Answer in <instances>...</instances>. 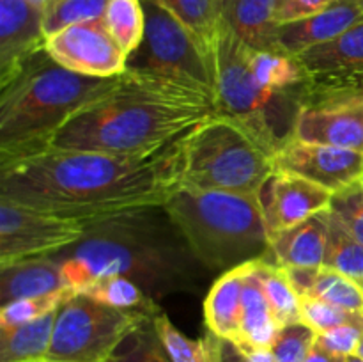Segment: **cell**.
I'll list each match as a JSON object with an SVG mask.
<instances>
[{"instance_id": "cell-1", "label": "cell", "mask_w": 363, "mask_h": 362, "mask_svg": "<svg viewBox=\"0 0 363 362\" xmlns=\"http://www.w3.org/2000/svg\"><path fill=\"white\" fill-rule=\"evenodd\" d=\"M188 135L151 155L46 148L6 160L0 162V197L85 222L165 206L183 187Z\"/></svg>"}, {"instance_id": "cell-2", "label": "cell", "mask_w": 363, "mask_h": 362, "mask_svg": "<svg viewBox=\"0 0 363 362\" xmlns=\"http://www.w3.org/2000/svg\"><path fill=\"white\" fill-rule=\"evenodd\" d=\"M67 287L80 291L103 277H126L152 300L197 293L209 270L165 206H149L87 222V233L55 254Z\"/></svg>"}, {"instance_id": "cell-3", "label": "cell", "mask_w": 363, "mask_h": 362, "mask_svg": "<svg viewBox=\"0 0 363 362\" xmlns=\"http://www.w3.org/2000/svg\"><path fill=\"white\" fill-rule=\"evenodd\" d=\"M216 117L202 92L124 71L116 87L71 117L50 148L108 155H151Z\"/></svg>"}, {"instance_id": "cell-4", "label": "cell", "mask_w": 363, "mask_h": 362, "mask_svg": "<svg viewBox=\"0 0 363 362\" xmlns=\"http://www.w3.org/2000/svg\"><path fill=\"white\" fill-rule=\"evenodd\" d=\"M117 77H87L35 53L16 78L0 89V162L50 148L64 124L112 91Z\"/></svg>"}, {"instance_id": "cell-5", "label": "cell", "mask_w": 363, "mask_h": 362, "mask_svg": "<svg viewBox=\"0 0 363 362\" xmlns=\"http://www.w3.org/2000/svg\"><path fill=\"white\" fill-rule=\"evenodd\" d=\"M165 208L211 273L272 258V234L255 195L179 188Z\"/></svg>"}, {"instance_id": "cell-6", "label": "cell", "mask_w": 363, "mask_h": 362, "mask_svg": "<svg viewBox=\"0 0 363 362\" xmlns=\"http://www.w3.org/2000/svg\"><path fill=\"white\" fill-rule=\"evenodd\" d=\"M216 116L247 131L275 156L294 138L307 92L273 89L259 80L248 62V46L222 23L213 52Z\"/></svg>"}, {"instance_id": "cell-7", "label": "cell", "mask_w": 363, "mask_h": 362, "mask_svg": "<svg viewBox=\"0 0 363 362\" xmlns=\"http://www.w3.org/2000/svg\"><path fill=\"white\" fill-rule=\"evenodd\" d=\"M273 172V156L247 131L216 116L188 135L181 188L259 197Z\"/></svg>"}, {"instance_id": "cell-8", "label": "cell", "mask_w": 363, "mask_h": 362, "mask_svg": "<svg viewBox=\"0 0 363 362\" xmlns=\"http://www.w3.org/2000/svg\"><path fill=\"white\" fill-rule=\"evenodd\" d=\"M144 39L128 55L126 71L184 85L215 102L213 59L197 38L156 0H142Z\"/></svg>"}, {"instance_id": "cell-9", "label": "cell", "mask_w": 363, "mask_h": 362, "mask_svg": "<svg viewBox=\"0 0 363 362\" xmlns=\"http://www.w3.org/2000/svg\"><path fill=\"white\" fill-rule=\"evenodd\" d=\"M149 316L151 312L117 309L74 291L57 311L46 361L106 362L124 337Z\"/></svg>"}, {"instance_id": "cell-10", "label": "cell", "mask_w": 363, "mask_h": 362, "mask_svg": "<svg viewBox=\"0 0 363 362\" xmlns=\"http://www.w3.org/2000/svg\"><path fill=\"white\" fill-rule=\"evenodd\" d=\"M87 222L52 215L0 197V268L30 258L55 256L80 241Z\"/></svg>"}, {"instance_id": "cell-11", "label": "cell", "mask_w": 363, "mask_h": 362, "mask_svg": "<svg viewBox=\"0 0 363 362\" xmlns=\"http://www.w3.org/2000/svg\"><path fill=\"white\" fill-rule=\"evenodd\" d=\"M293 141L363 153V89L307 91Z\"/></svg>"}, {"instance_id": "cell-12", "label": "cell", "mask_w": 363, "mask_h": 362, "mask_svg": "<svg viewBox=\"0 0 363 362\" xmlns=\"http://www.w3.org/2000/svg\"><path fill=\"white\" fill-rule=\"evenodd\" d=\"M45 50L57 64L87 77H117L126 71L128 55L103 18L62 28L46 39Z\"/></svg>"}, {"instance_id": "cell-13", "label": "cell", "mask_w": 363, "mask_h": 362, "mask_svg": "<svg viewBox=\"0 0 363 362\" xmlns=\"http://www.w3.org/2000/svg\"><path fill=\"white\" fill-rule=\"evenodd\" d=\"M298 59L307 75L308 92L363 89V20Z\"/></svg>"}, {"instance_id": "cell-14", "label": "cell", "mask_w": 363, "mask_h": 362, "mask_svg": "<svg viewBox=\"0 0 363 362\" xmlns=\"http://www.w3.org/2000/svg\"><path fill=\"white\" fill-rule=\"evenodd\" d=\"M273 163L275 170L296 174L333 194L363 177V153L337 146L291 141Z\"/></svg>"}, {"instance_id": "cell-15", "label": "cell", "mask_w": 363, "mask_h": 362, "mask_svg": "<svg viewBox=\"0 0 363 362\" xmlns=\"http://www.w3.org/2000/svg\"><path fill=\"white\" fill-rule=\"evenodd\" d=\"M333 192L291 172L275 170L261 195L262 213L269 234L293 227L330 208Z\"/></svg>"}, {"instance_id": "cell-16", "label": "cell", "mask_w": 363, "mask_h": 362, "mask_svg": "<svg viewBox=\"0 0 363 362\" xmlns=\"http://www.w3.org/2000/svg\"><path fill=\"white\" fill-rule=\"evenodd\" d=\"M45 46L41 7L27 0H0V89L11 84Z\"/></svg>"}, {"instance_id": "cell-17", "label": "cell", "mask_w": 363, "mask_h": 362, "mask_svg": "<svg viewBox=\"0 0 363 362\" xmlns=\"http://www.w3.org/2000/svg\"><path fill=\"white\" fill-rule=\"evenodd\" d=\"M363 20L362 0H335L326 9L279 27L277 43L282 52L301 55L314 46L328 43Z\"/></svg>"}, {"instance_id": "cell-18", "label": "cell", "mask_w": 363, "mask_h": 362, "mask_svg": "<svg viewBox=\"0 0 363 362\" xmlns=\"http://www.w3.org/2000/svg\"><path fill=\"white\" fill-rule=\"evenodd\" d=\"M330 212L315 213L293 227L272 234V261L279 266L323 268L328 241Z\"/></svg>"}, {"instance_id": "cell-19", "label": "cell", "mask_w": 363, "mask_h": 362, "mask_svg": "<svg viewBox=\"0 0 363 362\" xmlns=\"http://www.w3.org/2000/svg\"><path fill=\"white\" fill-rule=\"evenodd\" d=\"M255 261L227 270L209 287L204 300V319L208 330L215 336L230 339L234 343L241 339L245 279Z\"/></svg>"}, {"instance_id": "cell-20", "label": "cell", "mask_w": 363, "mask_h": 362, "mask_svg": "<svg viewBox=\"0 0 363 362\" xmlns=\"http://www.w3.org/2000/svg\"><path fill=\"white\" fill-rule=\"evenodd\" d=\"M67 290L62 265L55 256L30 258L0 268V304Z\"/></svg>"}, {"instance_id": "cell-21", "label": "cell", "mask_w": 363, "mask_h": 362, "mask_svg": "<svg viewBox=\"0 0 363 362\" xmlns=\"http://www.w3.org/2000/svg\"><path fill=\"white\" fill-rule=\"evenodd\" d=\"M277 0H222V23L252 50H280Z\"/></svg>"}, {"instance_id": "cell-22", "label": "cell", "mask_w": 363, "mask_h": 362, "mask_svg": "<svg viewBox=\"0 0 363 362\" xmlns=\"http://www.w3.org/2000/svg\"><path fill=\"white\" fill-rule=\"evenodd\" d=\"M259 259L245 279L243 309H241V339L236 344L272 348L280 327L272 314L264 287L259 275Z\"/></svg>"}, {"instance_id": "cell-23", "label": "cell", "mask_w": 363, "mask_h": 362, "mask_svg": "<svg viewBox=\"0 0 363 362\" xmlns=\"http://www.w3.org/2000/svg\"><path fill=\"white\" fill-rule=\"evenodd\" d=\"M57 311L13 329H0V362H43L52 344Z\"/></svg>"}, {"instance_id": "cell-24", "label": "cell", "mask_w": 363, "mask_h": 362, "mask_svg": "<svg viewBox=\"0 0 363 362\" xmlns=\"http://www.w3.org/2000/svg\"><path fill=\"white\" fill-rule=\"evenodd\" d=\"M174 14L211 55L222 28V0H156Z\"/></svg>"}, {"instance_id": "cell-25", "label": "cell", "mask_w": 363, "mask_h": 362, "mask_svg": "<svg viewBox=\"0 0 363 362\" xmlns=\"http://www.w3.org/2000/svg\"><path fill=\"white\" fill-rule=\"evenodd\" d=\"M257 268L262 287H264L266 300H268L277 325L286 327L291 323L301 322V300L291 286L282 266L266 258L259 259Z\"/></svg>"}, {"instance_id": "cell-26", "label": "cell", "mask_w": 363, "mask_h": 362, "mask_svg": "<svg viewBox=\"0 0 363 362\" xmlns=\"http://www.w3.org/2000/svg\"><path fill=\"white\" fill-rule=\"evenodd\" d=\"M323 266L347 275L363 287V243L337 220L332 212H330L328 241H326Z\"/></svg>"}, {"instance_id": "cell-27", "label": "cell", "mask_w": 363, "mask_h": 362, "mask_svg": "<svg viewBox=\"0 0 363 362\" xmlns=\"http://www.w3.org/2000/svg\"><path fill=\"white\" fill-rule=\"evenodd\" d=\"M80 293L117 309H133V311H145L151 314L160 311L158 302L152 300L137 283L126 277H103L82 287Z\"/></svg>"}, {"instance_id": "cell-28", "label": "cell", "mask_w": 363, "mask_h": 362, "mask_svg": "<svg viewBox=\"0 0 363 362\" xmlns=\"http://www.w3.org/2000/svg\"><path fill=\"white\" fill-rule=\"evenodd\" d=\"M103 20L126 55L138 48L145 32V11L142 0H108Z\"/></svg>"}, {"instance_id": "cell-29", "label": "cell", "mask_w": 363, "mask_h": 362, "mask_svg": "<svg viewBox=\"0 0 363 362\" xmlns=\"http://www.w3.org/2000/svg\"><path fill=\"white\" fill-rule=\"evenodd\" d=\"M152 316L135 327L106 362H172L160 341Z\"/></svg>"}, {"instance_id": "cell-30", "label": "cell", "mask_w": 363, "mask_h": 362, "mask_svg": "<svg viewBox=\"0 0 363 362\" xmlns=\"http://www.w3.org/2000/svg\"><path fill=\"white\" fill-rule=\"evenodd\" d=\"M108 0H48L43 9L46 39L69 25L105 16Z\"/></svg>"}, {"instance_id": "cell-31", "label": "cell", "mask_w": 363, "mask_h": 362, "mask_svg": "<svg viewBox=\"0 0 363 362\" xmlns=\"http://www.w3.org/2000/svg\"><path fill=\"white\" fill-rule=\"evenodd\" d=\"M152 323L158 332L160 341L172 362H211L208 341L191 339L184 336L165 312L158 311L152 316Z\"/></svg>"}, {"instance_id": "cell-32", "label": "cell", "mask_w": 363, "mask_h": 362, "mask_svg": "<svg viewBox=\"0 0 363 362\" xmlns=\"http://www.w3.org/2000/svg\"><path fill=\"white\" fill-rule=\"evenodd\" d=\"M308 297L319 298V300L350 309V311L363 312V287L360 284L325 266L319 272L318 280Z\"/></svg>"}, {"instance_id": "cell-33", "label": "cell", "mask_w": 363, "mask_h": 362, "mask_svg": "<svg viewBox=\"0 0 363 362\" xmlns=\"http://www.w3.org/2000/svg\"><path fill=\"white\" fill-rule=\"evenodd\" d=\"M73 293L74 290L67 287V290L43 295V297L20 298V300L9 302L0 307V329H13V327L34 322V319L59 309Z\"/></svg>"}, {"instance_id": "cell-34", "label": "cell", "mask_w": 363, "mask_h": 362, "mask_svg": "<svg viewBox=\"0 0 363 362\" xmlns=\"http://www.w3.org/2000/svg\"><path fill=\"white\" fill-rule=\"evenodd\" d=\"M300 300L301 322L312 327L318 334H325L342 325H357L363 329V312L350 311L312 297H303Z\"/></svg>"}, {"instance_id": "cell-35", "label": "cell", "mask_w": 363, "mask_h": 362, "mask_svg": "<svg viewBox=\"0 0 363 362\" xmlns=\"http://www.w3.org/2000/svg\"><path fill=\"white\" fill-rule=\"evenodd\" d=\"M319 334L303 322L280 327L272 344L277 362H305Z\"/></svg>"}, {"instance_id": "cell-36", "label": "cell", "mask_w": 363, "mask_h": 362, "mask_svg": "<svg viewBox=\"0 0 363 362\" xmlns=\"http://www.w3.org/2000/svg\"><path fill=\"white\" fill-rule=\"evenodd\" d=\"M328 209L363 243V177L351 183L350 187L335 192Z\"/></svg>"}, {"instance_id": "cell-37", "label": "cell", "mask_w": 363, "mask_h": 362, "mask_svg": "<svg viewBox=\"0 0 363 362\" xmlns=\"http://www.w3.org/2000/svg\"><path fill=\"white\" fill-rule=\"evenodd\" d=\"M363 337V329L357 325H342L337 329L328 330L325 334H319L318 341L325 348H328L333 353H339L347 357V355L357 353L358 344Z\"/></svg>"}, {"instance_id": "cell-38", "label": "cell", "mask_w": 363, "mask_h": 362, "mask_svg": "<svg viewBox=\"0 0 363 362\" xmlns=\"http://www.w3.org/2000/svg\"><path fill=\"white\" fill-rule=\"evenodd\" d=\"M335 0H277L275 20L279 25L303 20L326 9Z\"/></svg>"}, {"instance_id": "cell-39", "label": "cell", "mask_w": 363, "mask_h": 362, "mask_svg": "<svg viewBox=\"0 0 363 362\" xmlns=\"http://www.w3.org/2000/svg\"><path fill=\"white\" fill-rule=\"evenodd\" d=\"M204 337L208 341L211 362H248V358L234 341L215 336L209 330Z\"/></svg>"}, {"instance_id": "cell-40", "label": "cell", "mask_w": 363, "mask_h": 362, "mask_svg": "<svg viewBox=\"0 0 363 362\" xmlns=\"http://www.w3.org/2000/svg\"><path fill=\"white\" fill-rule=\"evenodd\" d=\"M284 272H286L287 279H289L291 286L296 291L298 297L303 298L311 295L321 268H312V266H286Z\"/></svg>"}, {"instance_id": "cell-41", "label": "cell", "mask_w": 363, "mask_h": 362, "mask_svg": "<svg viewBox=\"0 0 363 362\" xmlns=\"http://www.w3.org/2000/svg\"><path fill=\"white\" fill-rule=\"evenodd\" d=\"M344 361H346L344 355L333 353V351H330L328 348L323 346L318 339H315L314 346L311 348L307 358H305V362H344Z\"/></svg>"}, {"instance_id": "cell-42", "label": "cell", "mask_w": 363, "mask_h": 362, "mask_svg": "<svg viewBox=\"0 0 363 362\" xmlns=\"http://www.w3.org/2000/svg\"><path fill=\"white\" fill-rule=\"evenodd\" d=\"M248 362H277L275 355H273L272 348L264 346H250V344H238Z\"/></svg>"}, {"instance_id": "cell-43", "label": "cell", "mask_w": 363, "mask_h": 362, "mask_svg": "<svg viewBox=\"0 0 363 362\" xmlns=\"http://www.w3.org/2000/svg\"><path fill=\"white\" fill-rule=\"evenodd\" d=\"M344 362H363V358L360 357V355L353 353V355H347L346 361H344Z\"/></svg>"}, {"instance_id": "cell-44", "label": "cell", "mask_w": 363, "mask_h": 362, "mask_svg": "<svg viewBox=\"0 0 363 362\" xmlns=\"http://www.w3.org/2000/svg\"><path fill=\"white\" fill-rule=\"evenodd\" d=\"M27 2H30V4H34V6H38V7H41V9H45V6H46V4H48V0H27Z\"/></svg>"}, {"instance_id": "cell-45", "label": "cell", "mask_w": 363, "mask_h": 362, "mask_svg": "<svg viewBox=\"0 0 363 362\" xmlns=\"http://www.w3.org/2000/svg\"><path fill=\"white\" fill-rule=\"evenodd\" d=\"M357 355H360V357L363 358V337H362L360 344H358V350H357Z\"/></svg>"}, {"instance_id": "cell-46", "label": "cell", "mask_w": 363, "mask_h": 362, "mask_svg": "<svg viewBox=\"0 0 363 362\" xmlns=\"http://www.w3.org/2000/svg\"><path fill=\"white\" fill-rule=\"evenodd\" d=\"M43 362H64V361H43Z\"/></svg>"}, {"instance_id": "cell-47", "label": "cell", "mask_w": 363, "mask_h": 362, "mask_svg": "<svg viewBox=\"0 0 363 362\" xmlns=\"http://www.w3.org/2000/svg\"><path fill=\"white\" fill-rule=\"evenodd\" d=\"M362 4H363V0H362Z\"/></svg>"}]
</instances>
